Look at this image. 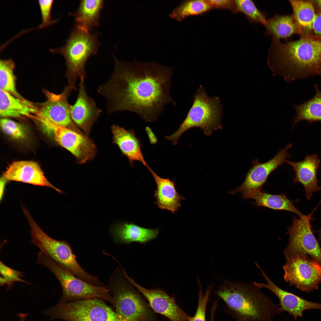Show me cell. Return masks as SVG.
I'll return each mask as SVG.
<instances>
[{
  "mask_svg": "<svg viewBox=\"0 0 321 321\" xmlns=\"http://www.w3.org/2000/svg\"><path fill=\"white\" fill-rule=\"evenodd\" d=\"M312 29L313 36L321 39V11L316 12Z\"/></svg>",
  "mask_w": 321,
  "mask_h": 321,
  "instance_id": "8d00e7d4",
  "label": "cell"
},
{
  "mask_svg": "<svg viewBox=\"0 0 321 321\" xmlns=\"http://www.w3.org/2000/svg\"><path fill=\"white\" fill-rule=\"evenodd\" d=\"M114 142L123 155L127 158L132 167L135 161H138L148 169L150 167L142 154L139 139L133 130H127L117 125L112 126Z\"/></svg>",
  "mask_w": 321,
  "mask_h": 321,
  "instance_id": "ffe728a7",
  "label": "cell"
},
{
  "mask_svg": "<svg viewBox=\"0 0 321 321\" xmlns=\"http://www.w3.org/2000/svg\"><path fill=\"white\" fill-rule=\"evenodd\" d=\"M123 273L130 283L147 300L153 311L165 317L170 321H190L191 317L179 306L174 298L160 288H146L128 276L125 270Z\"/></svg>",
  "mask_w": 321,
  "mask_h": 321,
  "instance_id": "5bb4252c",
  "label": "cell"
},
{
  "mask_svg": "<svg viewBox=\"0 0 321 321\" xmlns=\"http://www.w3.org/2000/svg\"><path fill=\"white\" fill-rule=\"evenodd\" d=\"M216 293L235 321H272L282 312L279 303H273L253 283L225 281Z\"/></svg>",
  "mask_w": 321,
  "mask_h": 321,
  "instance_id": "3957f363",
  "label": "cell"
},
{
  "mask_svg": "<svg viewBox=\"0 0 321 321\" xmlns=\"http://www.w3.org/2000/svg\"><path fill=\"white\" fill-rule=\"evenodd\" d=\"M283 266L284 280L300 290L310 292L321 283V265L307 256L296 255L286 259Z\"/></svg>",
  "mask_w": 321,
  "mask_h": 321,
  "instance_id": "8fae6325",
  "label": "cell"
},
{
  "mask_svg": "<svg viewBox=\"0 0 321 321\" xmlns=\"http://www.w3.org/2000/svg\"><path fill=\"white\" fill-rule=\"evenodd\" d=\"M145 130L150 144H154L156 143L158 141L157 138L151 128L147 126L146 127Z\"/></svg>",
  "mask_w": 321,
  "mask_h": 321,
  "instance_id": "74e56055",
  "label": "cell"
},
{
  "mask_svg": "<svg viewBox=\"0 0 321 321\" xmlns=\"http://www.w3.org/2000/svg\"><path fill=\"white\" fill-rule=\"evenodd\" d=\"M316 208L309 214L297 218H292V224L288 228L289 241L284 252L287 259L296 255L309 256L321 265V248L313 234L310 221Z\"/></svg>",
  "mask_w": 321,
  "mask_h": 321,
  "instance_id": "30bf717a",
  "label": "cell"
},
{
  "mask_svg": "<svg viewBox=\"0 0 321 321\" xmlns=\"http://www.w3.org/2000/svg\"><path fill=\"white\" fill-rule=\"evenodd\" d=\"M292 15L300 37L313 36L312 24L316 12L313 0H289Z\"/></svg>",
  "mask_w": 321,
  "mask_h": 321,
  "instance_id": "cb8c5ba5",
  "label": "cell"
},
{
  "mask_svg": "<svg viewBox=\"0 0 321 321\" xmlns=\"http://www.w3.org/2000/svg\"><path fill=\"white\" fill-rule=\"evenodd\" d=\"M267 33L273 39L279 40L298 34L297 26L292 15H276L267 20L264 25Z\"/></svg>",
  "mask_w": 321,
  "mask_h": 321,
  "instance_id": "83f0119b",
  "label": "cell"
},
{
  "mask_svg": "<svg viewBox=\"0 0 321 321\" xmlns=\"http://www.w3.org/2000/svg\"><path fill=\"white\" fill-rule=\"evenodd\" d=\"M318 75L321 76V71L320 72Z\"/></svg>",
  "mask_w": 321,
  "mask_h": 321,
  "instance_id": "7bdbcfd3",
  "label": "cell"
},
{
  "mask_svg": "<svg viewBox=\"0 0 321 321\" xmlns=\"http://www.w3.org/2000/svg\"><path fill=\"white\" fill-rule=\"evenodd\" d=\"M213 8L208 0L186 1L174 8L169 16L173 19L181 21L188 16L203 14Z\"/></svg>",
  "mask_w": 321,
  "mask_h": 321,
  "instance_id": "f1b7e54d",
  "label": "cell"
},
{
  "mask_svg": "<svg viewBox=\"0 0 321 321\" xmlns=\"http://www.w3.org/2000/svg\"><path fill=\"white\" fill-rule=\"evenodd\" d=\"M71 90L69 87L60 94L47 93V100L42 105L38 113L40 121L48 122L80 132L72 119L70 104L67 102Z\"/></svg>",
  "mask_w": 321,
  "mask_h": 321,
  "instance_id": "9a60e30c",
  "label": "cell"
},
{
  "mask_svg": "<svg viewBox=\"0 0 321 321\" xmlns=\"http://www.w3.org/2000/svg\"><path fill=\"white\" fill-rule=\"evenodd\" d=\"M46 132L52 134L56 142L73 154L81 163L91 159L95 155V144L80 132L50 124L47 127Z\"/></svg>",
  "mask_w": 321,
  "mask_h": 321,
  "instance_id": "4fadbf2b",
  "label": "cell"
},
{
  "mask_svg": "<svg viewBox=\"0 0 321 321\" xmlns=\"http://www.w3.org/2000/svg\"><path fill=\"white\" fill-rule=\"evenodd\" d=\"M37 263L49 269L59 281L62 292L60 300L70 302L98 298L115 306V301L105 286H96L76 277L65 267L40 251L37 254Z\"/></svg>",
  "mask_w": 321,
  "mask_h": 321,
  "instance_id": "52a82bcc",
  "label": "cell"
},
{
  "mask_svg": "<svg viewBox=\"0 0 321 321\" xmlns=\"http://www.w3.org/2000/svg\"><path fill=\"white\" fill-rule=\"evenodd\" d=\"M208 1L213 7L229 10L235 13L239 12L235 0H210Z\"/></svg>",
  "mask_w": 321,
  "mask_h": 321,
  "instance_id": "d590c367",
  "label": "cell"
},
{
  "mask_svg": "<svg viewBox=\"0 0 321 321\" xmlns=\"http://www.w3.org/2000/svg\"><path fill=\"white\" fill-rule=\"evenodd\" d=\"M116 269L107 288L115 302L116 312L126 321H157L153 311L140 293Z\"/></svg>",
  "mask_w": 321,
  "mask_h": 321,
  "instance_id": "8992f818",
  "label": "cell"
},
{
  "mask_svg": "<svg viewBox=\"0 0 321 321\" xmlns=\"http://www.w3.org/2000/svg\"><path fill=\"white\" fill-rule=\"evenodd\" d=\"M15 64L9 59H1L0 61V90L7 92L15 96L23 98L17 92L15 85V78L14 73Z\"/></svg>",
  "mask_w": 321,
  "mask_h": 321,
  "instance_id": "f546056e",
  "label": "cell"
},
{
  "mask_svg": "<svg viewBox=\"0 0 321 321\" xmlns=\"http://www.w3.org/2000/svg\"><path fill=\"white\" fill-rule=\"evenodd\" d=\"M0 272L2 276H0V285H6L7 289H11L14 283L16 282L28 284V282L22 278L23 277L22 272L8 267L1 261L0 263Z\"/></svg>",
  "mask_w": 321,
  "mask_h": 321,
  "instance_id": "1f68e13d",
  "label": "cell"
},
{
  "mask_svg": "<svg viewBox=\"0 0 321 321\" xmlns=\"http://www.w3.org/2000/svg\"><path fill=\"white\" fill-rule=\"evenodd\" d=\"M23 210L30 227L32 243L77 277L93 285L99 283L97 277L87 273L79 265L68 242L49 237L36 223L26 208L23 207Z\"/></svg>",
  "mask_w": 321,
  "mask_h": 321,
  "instance_id": "ba28073f",
  "label": "cell"
},
{
  "mask_svg": "<svg viewBox=\"0 0 321 321\" xmlns=\"http://www.w3.org/2000/svg\"><path fill=\"white\" fill-rule=\"evenodd\" d=\"M148 169L157 185L154 195L156 199L155 204L160 209L168 210L174 213L181 206L180 202L184 198L177 191L174 181L160 177L150 167Z\"/></svg>",
  "mask_w": 321,
  "mask_h": 321,
  "instance_id": "7402d4cb",
  "label": "cell"
},
{
  "mask_svg": "<svg viewBox=\"0 0 321 321\" xmlns=\"http://www.w3.org/2000/svg\"><path fill=\"white\" fill-rule=\"evenodd\" d=\"M28 314L24 313H21L18 314V316L20 319V321H25V319Z\"/></svg>",
  "mask_w": 321,
  "mask_h": 321,
  "instance_id": "60d3db41",
  "label": "cell"
},
{
  "mask_svg": "<svg viewBox=\"0 0 321 321\" xmlns=\"http://www.w3.org/2000/svg\"><path fill=\"white\" fill-rule=\"evenodd\" d=\"M159 230L158 228L147 229L127 222L115 223L110 228L111 233L115 241L125 244L133 242L146 243L156 238Z\"/></svg>",
  "mask_w": 321,
  "mask_h": 321,
  "instance_id": "44dd1931",
  "label": "cell"
},
{
  "mask_svg": "<svg viewBox=\"0 0 321 321\" xmlns=\"http://www.w3.org/2000/svg\"><path fill=\"white\" fill-rule=\"evenodd\" d=\"M199 290L198 293L199 299L197 309L194 316L189 321H206L205 312L206 307L212 286H208L206 292H202L201 284L199 285Z\"/></svg>",
  "mask_w": 321,
  "mask_h": 321,
  "instance_id": "836d02e7",
  "label": "cell"
},
{
  "mask_svg": "<svg viewBox=\"0 0 321 321\" xmlns=\"http://www.w3.org/2000/svg\"><path fill=\"white\" fill-rule=\"evenodd\" d=\"M192 105L184 120L178 130L165 138L176 145L185 132L192 128L198 127L207 136L214 130L222 128L221 120L223 114V106L217 97H210L200 85L193 97Z\"/></svg>",
  "mask_w": 321,
  "mask_h": 321,
  "instance_id": "5b68a950",
  "label": "cell"
},
{
  "mask_svg": "<svg viewBox=\"0 0 321 321\" xmlns=\"http://www.w3.org/2000/svg\"><path fill=\"white\" fill-rule=\"evenodd\" d=\"M267 65L287 83L318 75L321 71V39L307 36L284 43L273 39Z\"/></svg>",
  "mask_w": 321,
  "mask_h": 321,
  "instance_id": "7a4b0ae2",
  "label": "cell"
},
{
  "mask_svg": "<svg viewBox=\"0 0 321 321\" xmlns=\"http://www.w3.org/2000/svg\"><path fill=\"white\" fill-rule=\"evenodd\" d=\"M97 34L83 31L76 27L63 46L50 50L64 57L67 67L69 87L76 90L78 79L84 81L86 75L85 67L87 60L97 52L100 44Z\"/></svg>",
  "mask_w": 321,
  "mask_h": 321,
  "instance_id": "277c9868",
  "label": "cell"
},
{
  "mask_svg": "<svg viewBox=\"0 0 321 321\" xmlns=\"http://www.w3.org/2000/svg\"><path fill=\"white\" fill-rule=\"evenodd\" d=\"M251 199L254 200L252 204L257 207L288 211L295 213L299 217L304 215L295 207L293 201L289 199L283 193L272 194L261 191L255 193Z\"/></svg>",
  "mask_w": 321,
  "mask_h": 321,
  "instance_id": "484cf974",
  "label": "cell"
},
{
  "mask_svg": "<svg viewBox=\"0 0 321 321\" xmlns=\"http://www.w3.org/2000/svg\"><path fill=\"white\" fill-rule=\"evenodd\" d=\"M239 11L243 13L253 22L260 23L264 25L267 20L263 14L256 7L253 1L251 0H235Z\"/></svg>",
  "mask_w": 321,
  "mask_h": 321,
  "instance_id": "4dcf8cb0",
  "label": "cell"
},
{
  "mask_svg": "<svg viewBox=\"0 0 321 321\" xmlns=\"http://www.w3.org/2000/svg\"><path fill=\"white\" fill-rule=\"evenodd\" d=\"M292 147V143H289L267 162L260 163L257 159L253 160L252 166L246 174L244 181L240 186L230 193L234 195L240 192L243 199H251L255 193L262 190L270 174L285 163L287 158L291 157L288 151Z\"/></svg>",
  "mask_w": 321,
  "mask_h": 321,
  "instance_id": "7c38bea8",
  "label": "cell"
},
{
  "mask_svg": "<svg viewBox=\"0 0 321 321\" xmlns=\"http://www.w3.org/2000/svg\"><path fill=\"white\" fill-rule=\"evenodd\" d=\"M318 233L319 235L320 239L321 240V228L318 231Z\"/></svg>",
  "mask_w": 321,
  "mask_h": 321,
  "instance_id": "b9f144b4",
  "label": "cell"
},
{
  "mask_svg": "<svg viewBox=\"0 0 321 321\" xmlns=\"http://www.w3.org/2000/svg\"><path fill=\"white\" fill-rule=\"evenodd\" d=\"M53 0H39V4L42 18L40 28L47 26L56 21H51V12Z\"/></svg>",
  "mask_w": 321,
  "mask_h": 321,
  "instance_id": "e575fe53",
  "label": "cell"
},
{
  "mask_svg": "<svg viewBox=\"0 0 321 321\" xmlns=\"http://www.w3.org/2000/svg\"><path fill=\"white\" fill-rule=\"evenodd\" d=\"M255 265L261 271L267 283L254 282V284L260 289L264 288L268 289L276 295L279 300V304L281 312H287L293 317L295 321H297L298 317H303L304 311L312 309L321 310V303L307 300L281 289L270 279L257 263Z\"/></svg>",
  "mask_w": 321,
  "mask_h": 321,
  "instance_id": "2e32d148",
  "label": "cell"
},
{
  "mask_svg": "<svg viewBox=\"0 0 321 321\" xmlns=\"http://www.w3.org/2000/svg\"><path fill=\"white\" fill-rule=\"evenodd\" d=\"M3 176L8 181L48 187L63 193L48 181L39 165L33 161L19 160L12 162L7 167Z\"/></svg>",
  "mask_w": 321,
  "mask_h": 321,
  "instance_id": "ac0fdd59",
  "label": "cell"
},
{
  "mask_svg": "<svg viewBox=\"0 0 321 321\" xmlns=\"http://www.w3.org/2000/svg\"><path fill=\"white\" fill-rule=\"evenodd\" d=\"M100 299L93 298L58 303L44 311L52 320L66 321H126Z\"/></svg>",
  "mask_w": 321,
  "mask_h": 321,
  "instance_id": "9c48e42d",
  "label": "cell"
},
{
  "mask_svg": "<svg viewBox=\"0 0 321 321\" xmlns=\"http://www.w3.org/2000/svg\"><path fill=\"white\" fill-rule=\"evenodd\" d=\"M8 180L5 178L3 176L0 179V200H1L4 193L5 186L6 183Z\"/></svg>",
  "mask_w": 321,
  "mask_h": 321,
  "instance_id": "f35d334b",
  "label": "cell"
},
{
  "mask_svg": "<svg viewBox=\"0 0 321 321\" xmlns=\"http://www.w3.org/2000/svg\"><path fill=\"white\" fill-rule=\"evenodd\" d=\"M1 128L4 133L16 139L25 138L26 130L21 124L9 118H2L0 119Z\"/></svg>",
  "mask_w": 321,
  "mask_h": 321,
  "instance_id": "d6a6232c",
  "label": "cell"
},
{
  "mask_svg": "<svg viewBox=\"0 0 321 321\" xmlns=\"http://www.w3.org/2000/svg\"><path fill=\"white\" fill-rule=\"evenodd\" d=\"M0 90V115L2 118L28 116L35 111L33 105L24 98Z\"/></svg>",
  "mask_w": 321,
  "mask_h": 321,
  "instance_id": "d4e9b609",
  "label": "cell"
},
{
  "mask_svg": "<svg viewBox=\"0 0 321 321\" xmlns=\"http://www.w3.org/2000/svg\"><path fill=\"white\" fill-rule=\"evenodd\" d=\"M104 3V1L101 0H81L77 10L72 14L75 27L88 32L97 27Z\"/></svg>",
  "mask_w": 321,
  "mask_h": 321,
  "instance_id": "603a6c76",
  "label": "cell"
},
{
  "mask_svg": "<svg viewBox=\"0 0 321 321\" xmlns=\"http://www.w3.org/2000/svg\"><path fill=\"white\" fill-rule=\"evenodd\" d=\"M320 162L316 153L306 155L303 160L298 162L286 161L285 163L291 166L295 173L293 183L300 182L303 185L305 191V197L308 200H310L313 193L321 190V187L318 185L319 181L317 177Z\"/></svg>",
  "mask_w": 321,
  "mask_h": 321,
  "instance_id": "d6986e66",
  "label": "cell"
},
{
  "mask_svg": "<svg viewBox=\"0 0 321 321\" xmlns=\"http://www.w3.org/2000/svg\"><path fill=\"white\" fill-rule=\"evenodd\" d=\"M316 93L310 99L303 103L295 105L296 116L293 120V128L298 122L305 120L309 123L321 122V90L317 84L314 85Z\"/></svg>",
  "mask_w": 321,
  "mask_h": 321,
  "instance_id": "4316f807",
  "label": "cell"
},
{
  "mask_svg": "<svg viewBox=\"0 0 321 321\" xmlns=\"http://www.w3.org/2000/svg\"><path fill=\"white\" fill-rule=\"evenodd\" d=\"M71 118L75 124L86 132L89 130L102 111L88 95L84 81H80L76 100L70 105Z\"/></svg>",
  "mask_w": 321,
  "mask_h": 321,
  "instance_id": "e0dca14e",
  "label": "cell"
},
{
  "mask_svg": "<svg viewBox=\"0 0 321 321\" xmlns=\"http://www.w3.org/2000/svg\"><path fill=\"white\" fill-rule=\"evenodd\" d=\"M108 81L97 92L106 99L109 113L128 111L147 122L155 121L169 103L173 69L154 62H124L114 56Z\"/></svg>",
  "mask_w": 321,
  "mask_h": 321,
  "instance_id": "6da1fadb",
  "label": "cell"
},
{
  "mask_svg": "<svg viewBox=\"0 0 321 321\" xmlns=\"http://www.w3.org/2000/svg\"><path fill=\"white\" fill-rule=\"evenodd\" d=\"M314 6H316L318 11H321V0H313Z\"/></svg>",
  "mask_w": 321,
  "mask_h": 321,
  "instance_id": "ab89813d",
  "label": "cell"
}]
</instances>
